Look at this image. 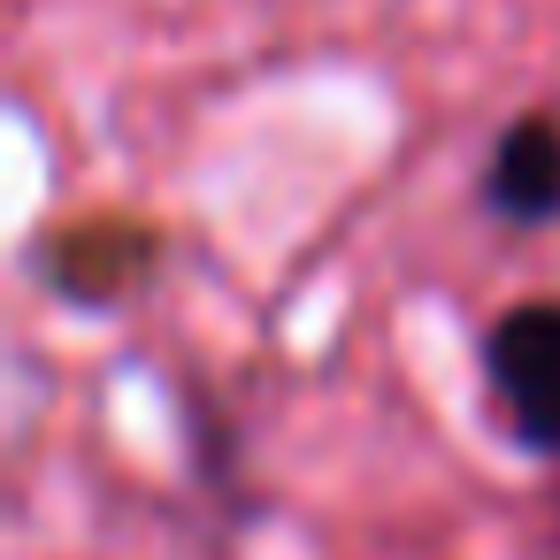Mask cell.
<instances>
[{
	"instance_id": "obj_2",
	"label": "cell",
	"mask_w": 560,
	"mask_h": 560,
	"mask_svg": "<svg viewBox=\"0 0 560 560\" xmlns=\"http://www.w3.org/2000/svg\"><path fill=\"white\" fill-rule=\"evenodd\" d=\"M483 200L506 223H560V124L552 116H514L491 170H483Z\"/></svg>"
},
{
	"instance_id": "obj_1",
	"label": "cell",
	"mask_w": 560,
	"mask_h": 560,
	"mask_svg": "<svg viewBox=\"0 0 560 560\" xmlns=\"http://www.w3.org/2000/svg\"><path fill=\"white\" fill-rule=\"evenodd\" d=\"M483 376L529 453H560V300H522L483 338Z\"/></svg>"
}]
</instances>
